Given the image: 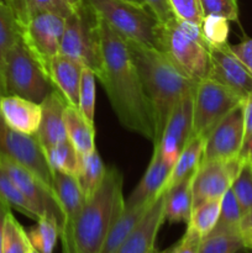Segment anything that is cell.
<instances>
[{
  "label": "cell",
  "mask_w": 252,
  "mask_h": 253,
  "mask_svg": "<svg viewBox=\"0 0 252 253\" xmlns=\"http://www.w3.org/2000/svg\"><path fill=\"white\" fill-rule=\"evenodd\" d=\"M101 19V17H100ZM104 69L98 77L121 125L155 142L157 119L126 42L101 19Z\"/></svg>",
  "instance_id": "1"
},
{
  "label": "cell",
  "mask_w": 252,
  "mask_h": 253,
  "mask_svg": "<svg viewBox=\"0 0 252 253\" xmlns=\"http://www.w3.org/2000/svg\"><path fill=\"white\" fill-rule=\"evenodd\" d=\"M125 42L146 94L155 109L157 131L153 143H156L160 140L166 121L175 104L194 93L198 83L178 69L160 49L128 40H125Z\"/></svg>",
  "instance_id": "2"
},
{
  "label": "cell",
  "mask_w": 252,
  "mask_h": 253,
  "mask_svg": "<svg viewBox=\"0 0 252 253\" xmlns=\"http://www.w3.org/2000/svg\"><path fill=\"white\" fill-rule=\"evenodd\" d=\"M124 177L115 167L106 168L103 183L84 204L73 232V253H100L106 236L124 209Z\"/></svg>",
  "instance_id": "3"
},
{
  "label": "cell",
  "mask_w": 252,
  "mask_h": 253,
  "mask_svg": "<svg viewBox=\"0 0 252 253\" xmlns=\"http://www.w3.org/2000/svg\"><path fill=\"white\" fill-rule=\"evenodd\" d=\"M158 49L197 83L210 77L211 46L203 36L199 25L178 17L162 24Z\"/></svg>",
  "instance_id": "4"
},
{
  "label": "cell",
  "mask_w": 252,
  "mask_h": 253,
  "mask_svg": "<svg viewBox=\"0 0 252 253\" xmlns=\"http://www.w3.org/2000/svg\"><path fill=\"white\" fill-rule=\"evenodd\" d=\"M100 16L83 0L78 9L66 17L59 53L90 68L96 78L103 73Z\"/></svg>",
  "instance_id": "5"
},
{
  "label": "cell",
  "mask_w": 252,
  "mask_h": 253,
  "mask_svg": "<svg viewBox=\"0 0 252 253\" xmlns=\"http://www.w3.org/2000/svg\"><path fill=\"white\" fill-rule=\"evenodd\" d=\"M123 39L157 48L162 22L145 5L128 0H84Z\"/></svg>",
  "instance_id": "6"
},
{
  "label": "cell",
  "mask_w": 252,
  "mask_h": 253,
  "mask_svg": "<svg viewBox=\"0 0 252 253\" xmlns=\"http://www.w3.org/2000/svg\"><path fill=\"white\" fill-rule=\"evenodd\" d=\"M5 95H17L41 104L54 89L51 78L20 40L7 51L2 68Z\"/></svg>",
  "instance_id": "7"
},
{
  "label": "cell",
  "mask_w": 252,
  "mask_h": 253,
  "mask_svg": "<svg viewBox=\"0 0 252 253\" xmlns=\"http://www.w3.org/2000/svg\"><path fill=\"white\" fill-rule=\"evenodd\" d=\"M64 22L66 17L46 10L29 12L19 20L22 43L48 76L52 59L59 53Z\"/></svg>",
  "instance_id": "8"
},
{
  "label": "cell",
  "mask_w": 252,
  "mask_h": 253,
  "mask_svg": "<svg viewBox=\"0 0 252 253\" xmlns=\"http://www.w3.org/2000/svg\"><path fill=\"white\" fill-rule=\"evenodd\" d=\"M244 101L231 89L211 78L198 82L193 103V136L207 137L210 131Z\"/></svg>",
  "instance_id": "9"
},
{
  "label": "cell",
  "mask_w": 252,
  "mask_h": 253,
  "mask_svg": "<svg viewBox=\"0 0 252 253\" xmlns=\"http://www.w3.org/2000/svg\"><path fill=\"white\" fill-rule=\"evenodd\" d=\"M0 152L21 165L30 172L53 188L54 170L49 166L46 150L35 135L19 132L7 127L0 120Z\"/></svg>",
  "instance_id": "10"
},
{
  "label": "cell",
  "mask_w": 252,
  "mask_h": 253,
  "mask_svg": "<svg viewBox=\"0 0 252 253\" xmlns=\"http://www.w3.org/2000/svg\"><path fill=\"white\" fill-rule=\"evenodd\" d=\"M0 166L14 180L22 194L34 205L40 217L51 216L56 220L59 227V236H61L66 216H64L63 208L54 189L48 187L34 173L1 152H0Z\"/></svg>",
  "instance_id": "11"
},
{
  "label": "cell",
  "mask_w": 252,
  "mask_h": 253,
  "mask_svg": "<svg viewBox=\"0 0 252 253\" xmlns=\"http://www.w3.org/2000/svg\"><path fill=\"white\" fill-rule=\"evenodd\" d=\"M244 162L240 156L231 160L202 162L193 177V208L207 200L221 199L231 188Z\"/></svg>",
  "instance_id": "12"
},
{
  "label": "cell",
  "mask_w": 252,
  "mask_h": 253,
  "mask_svg": "<svg viewBox=\"0 0 252 253\" xmlns=\"http://www.w3.org/2000/svg\"><path fill=\"white\" fill-rule=\"evenodd\" d=\"M245 141L244 101L232 109L205 137L202 162L237 157Z\"/></svg>",
  "instance_id": "13"
},
{
  "label": "cell",
  "mask_w": 252,
  "mask_h": 253,
  "mask_svg": "<svg viewBox=\"0 0 252 253\" xmlns=\"http://www.w3.org/2000/svg\"><path fill=\"white\" fill-rule=\"evenodd\" d=\"M193 103L194 93L180 99L170 111L161 137L155 143L161 156L174 165L180 151L189 142L193 132Z\"/></svg>",
  "instance_id": "14"
},
{
  "label": "cell",
  "mask_w": 252,
  "mask_h": 253,
  "mask_svg": "<svg viewBox=\"0 0 252 253\" xmlns=\"http://www.w3.org/2000/svg\"><path fill=\"white\" fill-rule=\"evenodd\" d=\"M211 71L209 78L231 89L234 93L246 99L252 94V74L230 49L229 43L211 47Z\"/></svg>",
  "instance_id": "15"
},
{
  "label": "cell",
  "mask_w": 252,
  "mask_h": 253,
  "mask_svg": "<svg viewBox=\"0 0 252 253\" xmlns=\"http://www.w3.org/2000/svg\"><path fill=\"white\" fill-rule=\"evenodd\" d=\"M54 192L63 208L64 226L61 232L63 253H73V232L78 215L81 214L86 199L74 175L54 172Z\"/></svg>",
  "instance_id": "16"
},
{
  "label": "cell",
  "mask_w": 252,
  "mask_h": 253,
  "mask_svg": "<svg viewBox=\"0 0 252 253\" xmlns=\"http://www.w3.org/2000/svg\"><path fill=\"white\" fill-rule=\"evenodd\" d=\"M167 188L150 205L140 221L115 253H150L155 249L158 231L165 222V200Z\"/></svg>",
  "instance_id": "17"
},
{
  "label": "cell",
  "mask_w": 252,
  "mask_h": 253,
  "mask_svg": "<svg viewBox=\"0 0 252 253\" xmlns=\"http://www.w3.org/2000/svg\"><path fill=\"white\" fill-rule=\"evenodd\" d=\"M173 165L161 156L158 148H153L151 162L137 187L125 200V208L138 207L155 202L166 189Z\"/></svg>",
  "instance_id": "18"
},
{
  "label": "cell",
  "mask_w": 252,
  "mask_h": 253,
  "mask_svg": "<svg viewBox=\"0 0 252 253\" xmlns=\"http://www.w3.org/2000/svg\"><path fill=\"white\" fill-rule=\"evenodd\" d=\"M41 123L36 136L43 148L52 147L67 140L64 125V109L68 105L66 98L54 88L41 104Z\"/></svg>",
  "instance_id": "19"
},
{
  "label": "cell",
  "mask_w": 252,
  "mask_h": 253,
  "mask_svg": "<svg viewBox=\"0 0 252 253\" xmlns=\"http://www.w3.org/2000/svg\"><path fill=\"white\" fill-rule=\"evenodd\" d=\"M0 116L7 127L35 135L41 123V105L21 96L5 95L0 99Z\"/></svg>",
  "instance_id": "20"
},
{
  "label": "cell",
  "mask_w": 252,
  "mask_h": 253,
  "mask_svg": "<svg viewBox=\"0 0 252 253\" xmlns=\"http://www.w3.org/2000/svg\"><path fill=\"white\" fill-rule=\"evenodd\" d=\"M83 66L79 62L58 53L51 62L49 77L54 88L66 98L67 103L78 108L79 88Z\"/></svg>",
  "instance_id": "21"
},
{
  "label": "cell",
  "mask_w": 252,
  "mask_h": 253,
  "mask_svg": "<svg viewBox=\"0 0 252 253\" xmlns=\"http://www.w3.org/2000/svg\"><path fill=\"white\" fill-rule=\"evenodd\" d=\"M195 174V173H194ZM185 178L175 183L170 188H167L165 200V221L168 222H185L188 224L193 211V177Z\"/></svg>",
  "instance_id": "22"
},
{
  "label": "cell",
  "mask_w": 252,
  "mask_h": 253,
  "mask_svg": "<svg viewBox=\"0 0 252 253\" xmlns=\"http://www.w3.org/2000/svg\"><path fill=\"white\" fill-rule=\"evenodd\" d=\"M63 116L67 138L71 141L79 155H86L95 150L94 124L89 123L78 108L69 104L64 109Z\"/></svg>",
  "instance_id": "23"
},
{
  "label": "cell",
  "mask_w": 252,
  "mask_h": 253,
  "mask_svg": "<svg viewBox=\"0 0 252 253\" xmlns=\"http://www.w3.org/2000/svg\"><path fill=\"white\" fill-rule=\"evenodd\" d=\"M204 146L205 138L202 136H193L190 138L189 142L184 146L175 160L166 188H170L175 183L190 177L197 172L202 165Z\"/></svg>",
  "instance_id": "24"
},
{
  "label": "cell",
  "mask_w": 252,
  "mask_h": 253,
  "mask_svg": "<svg viewBox=\"0 0 252 253\" xmlns=\"http://www.w3.org/2000/svg\"><path fill=\"white\" fill-rule=\"evenodd\" d=\"M152 203L138 205V207L125 208L123 214L119 216V219L116 220L114 226L111 227L110 232L106 236L100 253H115L118 251L119 247L125 241L126 237L130 235V232L137 225V222L145 215V212L147 211Z\"/></svg>",
  "instance_id": "25"
},
{
  "label": "cell",
  "mask_w": 252,
  "mask_h": 253,
  "mask_svg": "<svg viewBox=\"0 0 252 253\" xmlns=\"http://www.w3.org/2000/svg\"><path fill=\"white\" fill-rule=\"evenodd\" d=\"M105 173L106 168L96 148L90 153L81 155V167H79L77 180L86 200L100 187Z\"/></svg>",
  "instance_id": "26"
},
{
  "label": "cell",
  "mask_w": 252,
  "mask_h": 253,
  "mask_svg": "<svg viewBox=\"0 0 252 253\" xmlns=\"http://www.w3.org/2000/svg\"><path fill=\"white\" fill-rule=\"evenodd\" d=\"M20 40H21L20 39V26L16 12L6 0H0V82H1V85L5 56L7 51Z\"/></svg>",
  "instance_id": "27"
},
{
  "label": "cell",
  "mask_w": 252,
  "mask_h": 253,
  "mask_svg": "<svg viewBox=\"0 0 252 253\" xmlns=\"http://www.w3.org/2000/svg\"><path fill=\"white\" fill-rule=\"evenodd\" d=\"M46 156L54 172L67 173L77 178L81 167V155L68 138L46 148Z\"/></svg>",
  "instance_id": "28"
},
{
  "label": "cell",
  "mask_w": 252,
  "mask_h": 253,
  "mask_svg": "<svg viewBox=\"0 0 252 253\" xmlns=\"http://www.w3.org/2000/svg\"><path fill=\"white\" fill-rule=\"evenodd\" d=\"M244 215L234 192L230 188L221 198L219 220L210 234H241L240 222Z\"/></svg>",
  "instance_id": "29"
},
{
  "label": "cell",
  "mask_w": 252,
  "mask_h": 253,
  "mask_svg": "<svg viewBox=\"0 0 252 253\" xmlns=\"http://www.w3.org/2000/svg\"><path fill=\"white\" fill-rule=\"evenodd\" d=\"M0 199L4 200L11 209L17 210L30 219L36 221L40 219L39 212L34 205L22 194L21 190L16 187L14 180L10 178L1 166H0Z\"/></svg>",
  "instance_id": "30"
},
{
  "label": "cell",
  "mask_w": 252,
  "mask_h": 253,
  "mask_svg": "<svg viewBox=\"0 0 252 253\" xmlns=\"http://www.w3.org/2000/svg\"><path fill=\"white\" fill-rule=\"evenodd\" d=\"M27 235L35 250L41 253H52L59 237V227L53 217L42 216Z\"/></svg>",
  "instance_id": "31"
},
{
  "label": "cell",
  "mask_w": 252,
  "mask_h": 253,
  "mask_svg": "<svg viewBox=\"0 0 252 253\" xmlns=\"http://www.w3.org/2000/svg\"><path fill=\"white\" fill-rule=\"evenodd\" d=\"M220 207H221V199L207 200V202L200 203L199 205L193 208L192 216L187 225L192 226L204 239L217 224L220 216Z\"/></svg>",
  "instance_id": "32"
},
{
  "label": "cell",
  "mask_w": 252,
  "mask_h": 253,
  "mask_svg": "<svg viewBox=\"0 0 252 253\" xmlns=\"http://www.w3.org/2000/svg\"><path fill=\"white\" fill-rule=\"evenodd\" d=\"M31 247L29 235L10 210L5 219L2 253H27Z\"/></svg>",
  "instance_id": "33"
},
{
  "label": "cell",
  "mask_w": 252,
  "mask_h": 253,
  "mask_svg": "<svg viewBox=\"0 0 252 253\" xmlns=\"http://www.w3.org/2000/svg\"><path fill=\"white\" fill-rule=\"evenodd\" d=\"M244 249L242 234H210L203 239L198 253H237Z\"/></svg>",
  "instance_id": "34"
},
{
  "label": "cell",
  "mask_w": 252,
  "mask_h": 253,
  "mask_svg": "<svg viewBox=\"0 0 252 253\" xmlns=\"http://www.w3.org/2000/svg\"><path fill=\"white\" fill-rule=\"evenodd\" d=\"M95 73L90 68L83 67L79 88L78 109L89 123L94 124L95 113Z\"/></svg>",
  "instance_id": "35"
},
{
  "label": "cell",
  "mask_w": 252,
  "mask_h": 253,
  "mask_svg": "<svg viewBox=\"0 0 252 253\" xmlns=\"http://www.w3.org/2000/svg\"><path fill=\"white\" fill-rule=\"evenodd\" d=\"M199 26L203 36L211 47L224 46L227 43L230 32L227 19L219 15H205Z\"/></svg>",
  "instance_id": "36"
},
{
  "label": "cell",
  "mask_w": 252,
  "mask_h": 253,
  "mask_svg": "<svg viewBox=\"0 0 252 253\" xmlns=\"http://www.w3.org/2000/svg\"><path fill=\"white\" fill-rule=\"evenodd\" d=\"M17 19H22L29 12L36 10H46L67 17L72 14L73 9L67 4L66 0H16L14 5Z\"/></svg>",
  "instance_id": "37"
},
{
  "label": "cell",
  "mask_w": 252,
  "mask_h": 253,
  "mask_svg": "<svg viewBox=\"0 0 252 253\" xmlns=\"http://www.w3.org/2000/svg\"><path fill=\"white\" fill-rule=\"evenodd\" d=\"M231 190L234 192L240 207L244 214L252 209V163L245 161L240 169L239 174L231 184Z\"/></svg>",
  "instance_id": "38"
},
{
  "label": "cell",
  "mask_w": 252,
  "mask_h": 253,
  "mask_svg": "<svg viewBox=\"0 0 252 253\" xmlns=\"http://www.w3.org/2000/svg\"><path fill=\"white\" fill-rule=\"evenodd\" d=\"M175 16L184 21L200 25L204 17L200 0H168Z\"/></svg>",
  "instance_id": "39"
},
{
  "label": "cell",
  "mask_w": 252,
  "mask_h": 253,
  "mask_svg": "<svg viewBox=\"0 0 252 253\" xmlns=\"http://www.w3.org/2000/svg\"><path fill=\"white\" fill-rule=\"evenodd\" d=\"M203 12L205 15H219L229 21L239 20L237 0H200Z\"/></svg>",
  "instance_id": "40"
},
{
  "label": "cell",
  "mask_w": 252,
  "mask_h": 253,
  "mask_svg": "<svg viewBox=\"0 0 252 253\" xmlns=\"http://www.w3.org/2000/svg\"><path fill=\"white\" fill-rule=\"evenodd\" d=\"M202 241L203 237L200 236L199 232L195 231L192 226L187 225L185 234L177 242L174 253H198Z\"/></svg>",
  "instance_id": "41"
},
{
  "label": "cell",
  "mask_w": 252,
  "mask_h": 253,
  "mask_svg": "<svg viewBox=\"0 0 252 253\" xmlns=\"http://www.w3.org/2000/svg\"><path fill=\"white\" fill-rule=\"evenodd\" d=\"M137 1L141 5L147 6L162 24H166V22L177 17L173 12L168 0H137Z\"/></svg>",
  "instance_id": "42"
},
{
  "label": "cell",
  "mask_w": 252,
  "mask_h": 253,
  "mask_svg": "<svg viewBox=\"0 0 252 253\" xmlns=\"http://www.w3.org/2000/svg\"><path fill=\"white\" fill-rule=\"evenodd\" d=\"M232 53L240 59L247 71L252 74V39H247L236 44H229Z\"/></svg>",
  "instance_id": "43"
},
{
  "label": "cell",
  "mask_w": 252,
  "mask_h": 253,
  "mask_svg": "<svg viewBox=\"0 0 252 253\" xmlns=\"http://www.w3.org/2000/svg\"><path fill=\"white\" fill-rule=\"evenodd\" d=\"M245 138L252 135V94L244 100Z\"/></svg>",
  "instance_id": "44"
},
{
  "label": "cell",
  "mask_w": 252,
  "mask_h": 253,
  "mask_svg": "<svg viewBox=\"0 0 252 253\" xmlns=\"http://www.w3.org/2000/svg\"><path fill=\"white\" fill-rule=\"evenodd\" d=\"M10 210H11V208L4 200L0 199V253H2V234H4L5 219H6V215Z\"/></svg>",
  "instance_id": "45"
},
{
  "label": "cell",
  "mask_w": 252,
  "mask_h": 253,
  "mask_svg": "<svg viewBox=\"0 0 252 253\" xmlns=\"http://www.w3.org/2000/svg\"><path fill=\"white\" fill-rule=\"evenodd\" d=\"M240 157L245 161H249L252 163V135L245 138L244 145H242L241 152H240Z\"/></svg>",
  "instance_id": "46"
},
{
  "label": "cell",
  "mask_w": 252,
  "mask_h": 253,
  "mask_svg": "<svg viewBox=\"0 0 252 253\" xmlns=\"http://www.w3.org/2000/svg\"><path fill=\"white\" fill-rule=\"evenodd\" d=\"M240 231H241V234L252 231V209L242 217L241 222H240Z\"/></svg>",
  "instance_id": "47"
},
{
  "label": "cell",
  "mask_w": 252,
  "mask_h": 253,
  "mask_svg": "<svg viewBox=\"0 0 252 253\" xmlns=\"http://www.w3.org/2000/svg\"><path fill=\"white\" fill-rule=\"evenodd\" d=\"M175 246H177V244H174L173 246L168 247V249H166V250H158V249H156V247H155V249L151 250L150 253H174Z\"/></svg>",
  "instance_id": "48"
},
{
  "label": "cell",
  "mask_w": 252,
  "mask_h": 253,
  "mask_svg": "<svg viewBox=\"0 0 252 253\" xmlns=\"http://www.w3.org/2000/svg\"><path fill=\"white\" fill-rule=\"evenodd\" d=\"M66 1H67V4L72 7V9L76 10L81 6L82 2H83V0H66Z\"/></svg>",
  "instance_id": "49"
},
{
  "label": "cell",
  "mask_w": 252,
  "mask_h": 253,
  "mask_svg": "<svg viewBox=\"0 0 252 253\" xmlns=\"http://www.w3.org/2000/svg\"><path fill=\"white\" fill-rule=\"evenodd\" d=\"M242 237H244V242L245 241H252V231L246 232V234H242Z\"/></svg>",
  "instance_id": "50"
},
{
  "label": "cell",
  "mask_w": 252,
  "mask_h": 253,
  "mask_svg": "<svg viewBox=\"0 0 252 253\" xmlns=\"http://www.w3.org/2000/svg\"><path fill=\"white\" fill-rule=\"evenodd\" d=\"M245 249L251 250L252 251V241H245Z\"/></svg>",
  "instance_id": "51"
},
{
  "label": "cell",
  "mask_w": 252,
  "mask_h": 253,
  "mask_svg": "<svg viewBox=\"0 0 252 253\" xmlns=\"http://www.w3.org/2000/svg\"><path fill=\"white\" fill-rule=\"evenodd\" d=\"M5 94H4V89H2V85H1V82H0V99L2 98V96H4ZM0 120H2L1 119V116H0Z\"/></svg>",
  "instance_id": "52"
},
{
  "label": "cell",
  "mask_w": 252,
  "mask_h": 253,
  "mask_svg": "<svg viewBox=\"0 0 252 253\" xmlns=\"http://www.w3.org/2000/svg\"><path fill=\"white\" fill-rule=\"evenodd\" d=\"M27 253H41V252H39V251H37V250H35L34 247H31V249H30V251L27 252Z\"/></svg>",
  "instance_id": "53"
},
{
  "label": "cell",
  "mask_w": 252,
  "mask_h": 253,
  "mask_svg": "<svg viewBox=\"0 0 252 253\" xmlns=\"http://www.w3.org/2000/svg\"><path fill=\"white\" fill-rule=\"evenodd\" d=\"M6 1H7V2H9V4H10V5H11V6H12V7H14V5H15V2H16V0H6Z\"/></svg>",
  "instance_id": "54"
},
{
  "label": "cell",
  "mask_w": 252,
  "mask_h": 253,
  "mask_svg": "<svg viewBox=\"0 0 252 253\" xmlns=\"http://www.w3.org/2000/svg\"><path fill=\"white\" fill-rule=\"evenodd\" d=\"M128 1H132V2H138L137 0H128ZM138 4H140V2H138Z\"/></svg>",
  "instance_id": "55"
}]
</instances>
